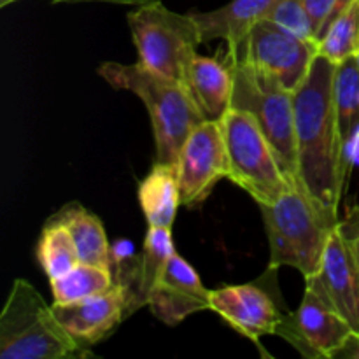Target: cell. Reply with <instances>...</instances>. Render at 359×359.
<instances>
[{
	"label": "cell",
	"mask_w": 359,
	"mask_h": 359,
	"mask_svg": "<svg viewBox=\"0 0 359 359\" xmlns=\"http://www.w3.org/2000/svg\"><path fill=\"white\" fill-rule=\"evenodd\" d=\"M304 2L312 21H314L319 42V39L325 35L326 28L330 27V23L354 0H304Z\"/></svg>",
	"instance_id": "cell-25"
},
{
	"label": "cell",
	"mask_w": 359,
	"mask_h": 359,
	"mask_svg": "<svg viewBox=\"0 0 359 359\" xmlns=\"http://www.w3.org/2000/svg\"><path fill=\"white\" fill-rule=\"evenodd\" d=\"M37 259L49 280L62 277L79 263L72 235L56 217H51L42 230L37 244Z\"/></svg>",
	"instance_id": "cell-22"
},
{
	"label": "cell",
	"mask_w": 359,
	"mask_h": 359,
	"mask_svg": "<svg viewBox=\"0 0 359 359\" xmlns=\"http://www.w3.org/2000/svg\"><path fill=\"white\" fill-rule=\"evenodd\" d=\"M53 217L65 224L70 231L81 263L111 266L112 248L105 235L104 224L95 214L79 203H69Z\"/></svg>",
	"instance_id": "cell-19"
},
{
	"label": "cell",
	"mask_w": 359,
	"mask_h": 359,
	"mask_svg": "<svg viewBox=\"0 0 359 359\" xmlns=\"http://www.w3.org/2000/svg\"><path fill=\"white\" fill-rule=\"evenodd\" d=\"M277 335L309 359L339 358L356 332L351 323L311 284L300 307L284 316Z\"/></svg>",
	"instance_id": "cell-9"
},
{
	"label": "cell",
	"mask_w": 359,
	"mask_h": 359,
	"mask_svg": "<svg viewBox=\"0 0 359 359\" xmlns=\"http://www.w3.org/2000/svg\"><path fill=\"white\" fill-rule=\"evenodd\" d=\"M49 286H51L55 304L67 305L86 300L95 294L107 293L116 286V280L111 266L90 265V263L79 262L62 277L49 280Z\"/></svg>",
	"instance_id": "cell-20"
},
{
	"label": "cell",
	"mask_w": 359,
	"mask_h": 359,
	"mask_svg": "<svg viewBox=\"0 0 359 359\" xmlns=\"http://www.w3.org/2000/svg\"><path fill=\"white\" fill-rule=\"evenodd\" d=\"M139 203L147 226L170 228L181 205L177 170L172 165L154 163L139 184Z\"/></svg>",
	"instance_id": "cell-18"
},
{
	"label": "cell",
	"mask_w": 359,
	"mask_h": 359,
	"mask_svg": "<svg viewBox=\"0 0 359 359\" xmlns=\"http://www.w3.org/2000/svg\"><path fill=\"white\" fill-rule=\"evenodd\" d=\"M209 309L258 347L262 337L277 335L286 316L279 311L269 291L256 283L233 284L210 291Z\"/></svg>",
	"instance_id": "cell-12"
},
{
	"label": "cell",
	"mask_w": 359,
	"mask_h": 359,
	"mask_svg": "<svg viewBox=\"0 0 359 359\" xmlns=\"http://www.w3.org/2000/svg\"><path fill=\"white\" fill-rule=\"evenodd\" d=\"M51 4H91V2H100V4H114V6H140V4L151 2V0H49Z\"/></svg>",
	"instance_id": "cell-26"
},
{
	"label": "cell",
	"mask_w": 359,
	"mask_h": 359,
	"mask_svg": "<svg viewBox=\"0 0 359 359\" xmlns=\"http://www.w3.org/2000/svg\"><path fill=\"white\" fill-rule=\"evenodd\" d=\"M340 356H346V358H359V335H354L351 339V342L347 344L346 349L340 353ZM339 356V358H340Z\"/></svg>",
	"instance_id": "cell-27"
},
{
	"label": "cell",
	"mask_w": 359,
	"mask_h": 359,
	"mask_svg": "<svg viewBox=\"0 0 359 359\" xmlns=\"http://www.w3.org/2000/svg\"><path fill=\"white\" fill-rule=\"evenodd\" d=\"M305 283L316 287L359 335V272L353 241L342 219L333 226L321 270Z\"/></svg>",
	"instance_id": "cell-11"
},
{
	"label": "cell",
	"mask_w": 359,
	"mask_h": 359,
	"mask_svg": "<svg viewBox=\"0 0 359 359\" xmlns=\"http://www.w3.org/2000/svg\"><path fill=\"white\" fill-rule=\"evenodd\" d=\"M182 84L203 118L209 121H221L231 109L233 72L226 58L217 60L196 53L186 70Z\"/></svg>",
	"instance_id": "cell-15"
},
{
	"label": "cell",
	"mask_w": 359,
	"mask_h": 359,
	"mask_svg": "<svg viewBox=\"0 0 359 359\" xmlns=\"http://www.w3.org/2000/svg\"><path fill=\"white\" fill-rule=\"evenodd\" d=\"M219 123L230 168L228 179L258 205H272L293 186H298L286 174L255 116L244 109L231 107Z\"/></svg>",
	"instance_id": "cell-5"
},
{
	"label": "cell",
	"mask_w": 359,
	"mask_h": 359,
	"mask_svg": "<svg viewBox=\"0 0 359 359\" xmlns=\"http://www.w3.org/2000/svg\"><path fill=\"white\" fill-rule=\"evenodd\" d=\"M126 21L139 62L158 76L184 83L186 70L202 44L191 14H179L161 0H151L135 6L126 14Z\"/></svg>",
	"instance_id": "cell-6"
},
{
	"label": "cell",
	"mask_w": 359,
	"mask_h": 359,
	"mask_svg": "<svg viewBox=\"0 0 359 359\" xmlns=\"http://www.w3.org/2000/svg\"><path fill=\"white\" fill-rule=\"evenodd\" d=\"M356 58H358V63H359V55H358V56H356Z\"/></svg>",
	"instance_id": "cell-29"
},
{
	"label": "cell",
	"mask_w": 359,
	"mask_h": 359,
	"mask_svg": "<svg viewBox=\"0 0 359 359\" xmlns=\"http://www.w3.org/2000/svg\"><path fill=\"white\" fill-rule=\"evenodd\" d=\"M332 60L319 53L311 72L294 91L297 184L328 219L339 223L347 175V151L337 121Z\"/></svg>",
	"instance_id": "cell-1"
},
{
	"label": "cell",
	"mask_w": 359,
	"mask_h": 359,
	"mask_svg": "<svg viewBox=\"0 0 359 359\" xmlns=\"http://www.w3.org/2000/svg\"><path fill=\"white\" fill-rule=\"evenodd\" d=\"M259 209L270 245L269 270L291 266L305 280L318 276L337 223L321 212L300 186H293L276 203Z\"/></svg>",
	"instance_id": "cell-3"
},
{
	"label": "cell",
	"mask_w": 359,
	"mask_h": 359,
	"mask_svg": "<svg viewBox=\"0 0 359 359\" xmlns=\"http://www.w3.org/2000/svg\"><path fill=\"white\" fill-rule=\"evenodd\" d=\"M210 291L196 270L177 251L170 256L149 294L147 307L154 318L175 326L196 312L209 311Z\"/></svg>",
	"instance_id": "cell-14"
},
{
	"label": "cell",
	"mask_w": 359,
	"mask_h": 359,
	"mask_svg": "<svg viewBox=\"0 0 359 359\" xmlns=\"http://www.w3.org/2000/svg\"><path fill=\"white\" fill-rule=\"evenodd\" d=\"M177 181L181 205L205 202L221 179H228L226 146L219 121H202L193 128L179 151Z\"/></svg>",
	"instance_id": "cell-10"
},
{
	"label": "cell",
	"mask_w": 359,
	"mask_h": 359,
	"mask_svg": "<svg viewBox=\"0 0 359 359\" xmlns=\"http://www.w3.org/2000/svg\"><path fill=\"white\" fill-rule=\"evenodd\" d=\"M233 72L231 107L255 116L263 133L276 149L286 174L297 182V132L294 93L269 74L244 62L224 56Z\"/></svg>",
	"instance_id": "cell-7"
},
{
	"label": "cell",
	"mask_w": 359,
	"mask_h": 359,
	"mask_svg": "<svg viewBox=\"0 0 359 359\" xmlns=\"http://www.w3.org/2000/svg\"><path fill=\"white\" fill-rule=\"evenodd\" d=\"M53 311L74 342L88 354V349L100 344L128 318V297L119 284L107 293L95 294L74 304H53Z\"/></svg>",
	"instance_id": "cell-13"
},
{
	"label": "cell",
	"mask_w": 359,
	"mask_h": 359,
	"mask_svg": "<svg viewBox=\"0 0 359 359\" xmlns=\"http://www.w3.org/2000/svg\"><path fill=\"white\" fill-rule=\"evenodd\" d=\"M86 356L28 280H14L0 314V358L65 359Z\"/></svg>",
	"instance_id": "cell-4"
},
{
	"label": "cell",
	"mask_w": 359,
	"mask_h": 359,
	"mask_svg": "<svg viewBox=\"0 0 359 359\" xmlns=\"http://www.w3.org/2000/svg\"><path fill=\"white\" fill-rule=\"evenodd\" d=\"M283 0H231L219 9L207 13H189L196 21L202 42L224 41L235 44L242 41L259 21L266 20Z\"/></svg>",
	"instance_id": "cell-17"
},
{
	"label": "cell",
	"mask_w": 359,
	"mask_h": 359,
	"mask_svg": "<svg viewBox=\"0 0 359 359\" xmlns=\"http://www.w3.org/2000/svg\"><path fill=\"white\" fill-rule=\"evenodd\" d=\"M319 46L269 20L256 23L242 41L228 44L226 56L244 62L297 91L311 72Z\"/></svg>",
	"instance_id": "cell-8"
},
{
	"label": "cell",
	"mask_w": 359,
	"mask_h": 359,
	"mask_svg": "<svg viewBox=\"0 0 359 359\" xmlns=\"http://www.w3.org/2000/svg\"><path fill=\"white\" fill-rule=\"evenodd\" d=\"M318 46L319 53L333 63L359 55V0L351 2L330 23Z\"/></svg>",
	"instance_id": "cell-23"
},
{
	"label": "cell",
	"mask_w": 359,
	"mask_h": 359,
	"mask_svg": "<svg viewBox=\"0 0 359 359\" xmlns=\"http://www.w3.org/2000/svg\"><path fill=\"white\" fill-rule=\"evenodd\" d=\"M266 20L300 35V37L318 42L314 21L309 14L304 0H283Z\"/></svg>",
	"instance_id": "cell-24"
},
{
	"label": "cell",
	"mask_w": 359,
	"mask_h": 359,
	"mask_svg": "<svg viewBox=\"0 0 359 359\" xmlns=\"http://www.w3.org/2000/svg\"><path fill=\"white\" fill-rule=\"evenodd\" d=\"M333 98H335L340 137L347 151L359 132V63L356 56L337 63Z\"/></svg>",
	"instance_id": "cell-21"
},
{
	"label": "cell",
	"mask_w": 359,
	"mask_h": 359,
	"mask_svg": "<svg viewBox=\"0 0 359 359\" xmlns=\"http://www.w3.org/2000/svg\"><path fill=\"white\" fill-rule=\"evenodd\" d=\"M98 76L116 90L132 91L142 100L153 126L156 161L177 165L179 151L196 125L205 121L188 90L177 81L158 76L142 63L105 62L97 69Z\"/></svg>",
	"instance_id": "cell-2"
},
{
	"label": "cell",
	"mask_w": 359,
	"mask_h": 359,
	"mask_svg": "<svg viewBox=\"0 0 359 359\" xmlns=\"http://www.w3.org/2000/svg\"><path fill=\"white\" fill-rule=\"evenodd\" d=\"M175 252L170 228H147L140 256L126 270V279L118 283L128 297V316L137 309L146 307L149 294L163 272L165 265Z\"/></svg>",
	"instance_id": "cell-16"
},
{
	"label": "cell",
	"mask_w": 359,
	"mask_h": 359,
	"mask_svg": "<svg viewBox=\"0 0 359 359\" xmlns=\"http://www.w3.org/2000/svg\"><path fill=\"white\" fill-rule=\"evenodd\" d=\"M14 2H18V0H0V7H7Z\"/></svg>",
	"instance_id": "cell-28"
}]
</instances>
